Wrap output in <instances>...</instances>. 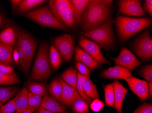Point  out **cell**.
<instances>
[{
	"label": "cell",
	"mask_w": 152,
	"mask_h": 113,
	"mask_svg": "<svg viewBox=\"0 0 152 113\" xmlns=\"http://www.w3.org/2000/svg\"><path fill=\"white\" fill-rule=\"evenodd\" d=\"M113 6L112 0H90L81 17L82 28L85 32L104 23L110 18Z\"/></svg>",
	"instance_id": "1"
},
{
	"label": "cell",
	"mask_w": 152,
	"mask_h": 113,
	"mask_svg": "<svg viewBox=\"0 0 152 113\" xmlns=\"http://www.w3.org/2000/svg\"><path fill=\"white\" fill-rule=\"evenodd\" d=\"M152 23L149 18L129 17L118 16L115 20V24L119 40L125 42L134 35L146 28H148Z\"/></svg>",
	"instance_id": "2"
},
{
	"label": "cell",
	"mask_w": 152,
	"mask_h": 113,
	"mask_svg": "<svg viewBox=\"0 0 152 113\" xmlns=\"http://www.w3.org/2000/svg\"><path fill=\"white\" fill-rule=\"evenodd\" d=\"M83 36L91 39L103 48H110L115 43L112 20L110 18L104 23L92 30L84 32Z\"/></svg>",
	"instance_id": "3"
},
{
	"label": "cell",
	"mask_w": 152,
	"mask_h": 113,
	"mask_svg": "<svg viewBox=\"0 0 152 113\" xmlns=\"http://www.w3.org/2000/svg\"><path fill=\"white\" fill-rule=\"evenodd\" d=\"M48 49V45L47 43H42L39 47L31 72L32 80L41 81L50 76L51 69Z\"/></svg>",
	"instance_id": "4"
},
{
	"label": "cell",
	"mask_w": 152,
	"mask_h": 113,
	"mask_svg": "<svg viewBox=\"0 0 152 113\" xmlns=\"http://www.w3.org/2000/svg\"><path fill=\"white\" fill-rule=\"evenodd\" d=\"M25 17L40 25L55 29H64V26L55 17L47 6L26 13Z\"/></svg>",
	"instance_id": "5"
},
{
	"label": "cell",
	"mask_w": 152,
	"mask_h": 113,
	"mask_svg": "<svg viewBox=\"0 0 152 113\" xmlns=\"http://www.w3.org/2000/svg\"><path fill=\"white\" fill-rule=\"evenodd\" d=\"M18 45L24 54L23 63L20 68L25 73H27L31 65L34 53L37 46V43L32 37L23 31H20L18 35Z\"/></svg>",
	"instance_id": "6"
},
{
	"label": "cell",
	"mask_w": 152,
	"mask_h": 113,
	"mask_svg": "<svg viewBox=\"0 0 152 113\" xmlns=\"http://www.w3.org/2000/svg\"><path fill=\"white\" fill-rule=\"evenodd\" d=\"M134 50L142 60H150L152 57V39L149 30L144 31L136 40Z\"/></svg>",
	"instance_id": "7"
},
{
	"label": "cell",
	"mask_w": 152,
	"mask_h": 113,
	"mask_svg": "<svg viewBox=\"0 0 152 113\" xmlns=\"http://www.w3.org/2000/svg\"><path fill=\"white\" fill-rule=\"evenodd\" d=\"M53 46L66 61L70 60L75 51L74 40L71 35H63L55 39Z\"/></svg>",
	"instance_id": "8"
},
{
	"label": "cell",
	"mask_w": 152,
	"mask_h": 113,
	"mask_svg": "<svg viewBox=\"0 0 152 113\" xmlns=\"http://www.w3.org/2000/svg\"><path fill=\"white\" fill-rule=\"evenodd\" d=\"M79 45L81 48H83L82 49L101 64H111L102 53L99 46L94 42L82 37L79 40Z\"/></svg>",
	"instance_id": "9"
},
{
	"label": "cell",
	"mask_w": 152,
	"mask_h": 113,
	"mask_svg": "<svg viewBox=\"0 0 152 113\" xmlns=\"http://www.w3.org/2000/svg\"><path fill=\"white\" fill-rule=\"evenodd\" d=\"M118 6L119 13L133 17H142L145 14L140 1L121 0L118 1Z\"/></svg>",
	"instance_id": "10"
},
{
	"label": "cell",
	"mask_w": 152,
	"mask_h": 113,
	"mask_svg": "<svg viewBox=\"0 0 152 113\" xmlns=\"http://www.w3.org/2000/svg\"><path fill=\"white\" fill-rule=\"evenodd\" d=\"M112 59L116 65L121 66L130 71L134 69L141 64L140 60L133 53L126 48H123L118 56Z\"/></svg>",
	"instance_id": "11"
},
{
	"label": "cell",
	"mask_w": 152,
	"mask_h": 113,
	"mask_svg": "<svg viewBox=\"0 0 152 113\" xmlns=\"http://www.w3.org/2000/svg\"><path fill=\"white\" fill-rule=\"evenodd\" d=\"M134 94L141 101L146 100L148 97V85L147 81L137 78L132 76L125 80Z\"/></svg>",
	"instance_id": "12"
},
{
	"label": "cell",
	"mask_w": 152,
	"mask_h": 113,
	"mask_svg": "<svg viewBox=\"0 0 152 113\" xmlns=\"http://www.w3.org/2000/svg\"><path fill=\"white\" fill-rule=\"evenodd\" d=\"M133 76L131 71L118 65L105 70L101 73L100 77L110 79L125 80Z\"/></svg>",
	"instance_id": "13"
},
{
	"label": "cell",
	"mask_w": 152,
	"mask_h": 113,
	"mask_svg": "<svg viewBox=\"0 0 152 113\" xmlns=\"http://www.w3.org/2000/svg\"><path fill=\"white\" fill-rule=\"evenodd\" d=\"M58 79L63 86L61 103L64 105L70 107L72 105L75 100L82 98L75 88L66 84L61 78Z\"/></svg>",
	"instance_id": "14"
},
{
	"label": "cell",
	"mask_w": 152,
	"mask_h": 113,
	"mask_svg": "<svg viewBox=\"0 0 152 113\" xmlns=\"http://www.w3.org/2000/svg\"><path fill=\"white\" fill-rule=\"evenodd\" d=\"M74 52L75 60L84 64L90 69H96L101 66L100 63L79 47L75 48Z\"/></svg>",
	"instance_id": "15"
},
{
	"label": "cell",
	"mask_w": 152,
	"mask_h": 113,
	"mask_svg": "<svg viewBox=\"0 0 152 113\" xmlns=\"http://www.w3.org/2000/svg\"><path fill=\"white\" fill-rule=\"evenodd\" d=\"M41 107L51 112L67 113L64 105L48 94L42 97Z\"/></svg>",
	"instance_id": "16"
},
{
	"label": "cell",
	"mask_w": 152,
	"mask_h": 113,
	"mask_svg": "<svg viewBox=\"0 0 152 113\" xmlns=\"http://www.w3.org/2000/svg\"><path fill=\"white\" fill-rule=\"evenodd\" d=\"M113 84L114 87V108L118 113H123V101L128 92V90L118 80H115Z\"/></svg>",
	"instance_id": "17"
},
{
	"label": "cell",
	"mask_w": 152,
	"mask_h": 113,
	"mask_svg": "<svg viewBox=\"0 0 152 113\" xmlns=\"http://www.w3.org/2000/svg\"><path fill=\"white\" fill-rule=\"evenodd\" d=\"M49 4L50 11L60 22L62 14L72 6L69 0H51Z\"/></svg>",
	"instance_id": "18"
},
{
	"label": "cell",
	"mask_w": 152,
	"mask_h": 113,
	"mask_svg": "<svg viewBox=\"0 0 152 113\" xmlns=\"http://www.w3.org/2000/svg\"><path fill=\"white\" fill-rule=\"evenodd\" d=\"M29 92L24 86L14 98L16 108V113H20L27 108Z\"/></svg>",
	"instance_id": "19"
},
{
	"label": "cell",
	"mask_w": 152,
	"mask_h": 113,
	"mask_svg": "<svg viewBox=\"0 0 152 113\" xmlns=\"http://www.w3.org/2000/svg\"><path fill=\"white\" fill-rule=\"evenodd\" d=\"M89 0H72L71 1L74 12L75 23H80L81 17Z\"/></svg>",
	"instance_id": "20"
},
{
	"label": "cell",
	"mask_w": 152,
	"mask_h": 113,
	"mask_svg": "<svg viewBox=\"0 0 152 113\" xmlns=\"http://www.w3.org/2000/svg\"><path fill=\"white\" fill-rule=\"evenodd\" d=\"M12 46L0 43V63L11 66L13 63Z\"/></svg>",
	"instance_id": "21"
},
{
	"label": "cell",
	"mask_w": 152,
	"mask_h": 113,
	"mask_svg": "<svg viewBox=\"0 0 152 113\" xmlns=\"http://www.w3.org/2000/svg\"><path fill=\"white\" fill-rule=\"evenodd\" d=\"M26 87L29 93L41 96L42 97L48 94L47 87L43 83L29 81L26 83Z\"/></svg>",
	"instance_id": "22"
},
{
	"label": "cell",
	"mask_w": 152,
	"mask_h": 113,
	"mask_svg": "<svg viewBox=\"0 0 152 113\" xmlns=\"http://www.w3.org/2000/svg\"><path fill=\"white\" fill-rule=\"evenodd\" d=\"M16 40V33L11 27L7 28L0 33V43L13 47Z\"/></svg>",
	"instance_id": "23"
},
{
	"label": "cell",
	"mask_w": 152,
	"mask_h": 113,
	"mask_svg": "<svg viewBox=\"0 0 152 113\" xmlns=\"http://www.w3.org/2000/svg\"><path fill=\"white\" fill-rule=\"evenodd\" d=\"M61 79L66 84L76 88L77 80V72L74 68L70 67L61 73Z\"/></svg>",
	"instance_id": "24"
},
{
	"label": "cell",
	"mask_w": 152,
	"mask_h": 113,
	"mask_svg": "<svg viewBox=\"0 0 152 113\" xmlns=\"http://www.w3.org/2000/svg\"><path fill=\"white\" fill-rule=\"evenodd\" d=\"M48 91L51 96L61 103L63 86L58 78L55 79L52 81L49 86Z\"/></svg>",
	"instance_id": "25"
},
{
	"label": "cell",
	"mask_w": 152,
	"mask_h": 113,
	"mask_svg": "<svg viewBox=\"0 0 152 113\" xmlns=\"http://www.w3.org/2000/svg\"><path fill=\"white\" fill-rule=\"evenodd\" d=\"M84 91L85 94L91 99L99 98V96L95 86L91 81L89 76H87L84 84Z\"/></svg>",
	"instance_id": "26"
},
{
	"label": "cell",
	"mask_w": 152,
	"mask_h": 113,
	"mask_svg": "<svg viewBox=\"0 0 152 113\" xmlns=\"http://www.w3.org/2000/svg\"><path fill=\"white\" fill-rule=\"evenodd\" d=\"M44 0H23L18 6V10L20 12H26L46 2Z\"/></svg>",
	"instance_id": "27"
},
{
	"label": "cell",
	"mask_w": 152,
	"mask_h": 113,
	"mask_svg": "<svg viewBox=\"0 0 152 113\" xmlns=\"http://www.w3.org/2000/svg\"><path fill=\"white\" fill-rule=\"evenodd\" d=\"M49 59L53 68L57 70L61 64V55L53 45H51L49 48Z\"/></svg>",
	"instance_id": "28"
},
{
	"label": "cell",
	"mask_w": 152,
	"mask_h": 113,
	"mask_svg": "<svg viewBox=\"0 0 152 113\" xmlns=\"http://www.w3.org/2000/svg\"><path fill=\"white\" fill-rule=\"evenodd\" d=\"M87 76L82 75L79 73H77V80L76 84V91L82 98L88 102L90 103L92 102V99L89 98L85 94L84 91V84Z\"/></svg>",
	"instance_id": "29"
},
{
	"label": "cell",
	"mask_w": 152,
	"mask_h": 113,
	"mask_svg": "<svg viewBox=\"0 0 152 113\" xmlns=\"http://www.w3.org/2000/svg\"><path fill=\"white\" fill-rule=\"evenodd\" d=\"M18 90L17 87H0V101L3 103L9 101Z\"/></svg>",
	"instance_id": "30"
},
{
	"label": "cell",
	"mask_w": 152,
	"mask_h": 113,
	"mask_svg": "<svg viewBox=\"0 0 152 113\" xmlns=\"http://www.w3.org/2000/svg\"><path fill=\"white\" fill-rule=\"evenodd\" d=\"M60 22L68 27H72L74 25L75 18L72 5L62 14L60 18Z\"/></svg>",
	"instance_id": "31"
},
{
	"label": "cell",
	"mask_w": 152,
	"mask_h": 113,
	"mask_svg": "<svg viewBox=\"0 0 152 113\" xmlns=\"http://www.w3.org/2000/svg\"><path fill=\"white\" fill-rule=\"evenodd\" d=\"M42 100V97L29 92L28 103L26 109L32 110L33 112H35L41 107Z\"/></svg>",
	"instance_id": "32"
},
{
	"label": "cell",
	"mask_w": 152,
	"mask_h": 113,
	"mask_svg": "<svg viewBox=\"0 0 152 113\" xmlns=\"http://www.w3.org/2000/svg\"><path fill=\"white\" fill-rule=\"evenodd\" d=\"M105 102L108 107L114 108V91L113 84H108L104 86Z\"/></svg>",
	"instance_id": "33"
},
{
	"label": "cell",
	"mask_w": 152,
	"mask_h": 113,
	"mask_svg": "<svg viewBox=\"0 0 152 113\" xmlns=\"http://www.w3.org/2000/svg\"><path fill=\"white\" fill-rule=\"evenodd\" d=\"M72 106V110L75 113H88V104L83 98L77 99L75 100Z\"/></svg>",
	"instance_id": "34"
},
{
	"label": "cell",
	"mask_w": 152,
	"mask_h": 113,
	"mask_svg": "<svg viewBox=\"0 0 152 113\" xmlns=\"http://www.w3.org/2000/svg\"><path fill=\"white\" fill-rule=\"evenodd\" d=\"M18 82V77L15 73L11 75H5L0 74L1 85H10L17 84Z\"/></svg>",
	"instance_id": "35"
},
{
	"label": "cell",
	"mask_w": 152,
	"mask_h": 113,
	"mask_svg": "<svg viewBox=\"0 0 152 113\" xmlns=\"http://www.w3.org/2000/svg\"><path fill=\"white\" fill-rule=\"evenodd\" d=\"M16 111V108L14 99L10 100L5 105H2L0 109V113H13Z\"/></svg>",
	"instance_id": "36"
},
{
	"label": "cell",
	"mask_w": 152,
	"mask_h": 113,
	"mask_svg": "<svg viewBox=\"0 0 152 113\" xmlns=\"http://www.w3.org/2000/svg\"><path fill=\"white\" fill-rule=\"evenodd\" d=\"M140 73L147 81H152V65H146L143 67Z\"/></svg>",
	"instance_id": "37"
},
{
	"label": "cell",
	"mask_w": 152,
	"mask_h": 113,
	"mask_svg": "<svg viewBox=\"0 0 152 113\" xmlns=\"http://www.w3.org/2000/svg\"><path fill=\"white\" fill-rule=\"evenodd\" d=\"M104 106V103L99 99H94L93 101L91 102L90 108L94 112H98L102 110Z\"/></svg>",
	"instance_id": "38"
},
{
	"label": "cell",
	"mask_w": 152,
	"mask_h": 113,
	"mask_svg": "<svg viewBox=\"0 0 152 113\" xmlns=\"http://www.w3.org/2000/svg\"><path fill=\"white\" fill-rule=\"evenodd\" d=\"M75 66L77 69L78 70L79 73L84 76H89L91 71L87 66L78 62H76Z\"/></svg>",
	"instance_id": "39"
},
{
	"label": "cell",
	"mask_w": 152,
	"mask_h": 113,
	"mask_svg": "<svg viewBox=\"0 0 152 113\" xmlns=\"http://www.w3.org/2000/svg\"><path fill=\"white\" fill-rule=\"evenodd\" d=\"M15 73L14 69L11 66L0 63V74L5 75H11Z\"/></svg>",
	"instance_id": "40"
},
{
	"label": "cell",
	"mask_w": 152,
	"mask_h": 113,
	"mask_svg": "<svg viewBox=\"0 0 152 113\" xmlns=\"http://www.w3.org/2000/svg\"><path fill=\"white\" fill-rule=\"evenodd\" d=\"M134 113H152V104L150 103L143 104Z\"/></svg>",
	"instance_id": "41"
},
{
	"label": "cell",
	"mask_w": 152,
	"mask_h": 113,
	"mask_svg": "<svg viewBox=\"0 0 152 113\" xmlns=\"http://www.w3.org/2000/svg\"><path fill=\"white\" fill-rule=\"evenodd\" d=\"M143 9L144 12L146 11L150 16H152V1L146 0L143 4Z\"/></svg>",
	"instance_id": "42"
},
{
	"label": "cell",
	"mask_w": 152,
	"mask_h": 113,
	"mask_svg": "<svg viewBox=\"0 0 152 113\" xmlns=\"http://www.w3.org/2000/svg\"><path fill=\"white\" fill-rule=\"evenodd\" d=\"M16 48L18 50V53L19 56V64L20 67H21L23 65V63L24 61V54L22 49L18 45H16Z\"/></svg>",
	"instance_id": "43"
},
{
	"label": "cell",
	"mask_w": 152,
	"mask_h": 113,
	"mask_svg": "<svg viewBox=\"0 0 152 113\" xmlns=\"http://www.w3.org/2000/svg\"><path fill=\"white\" fill-rule=\"evenodd\" d=\"M13 58L15 63H19V56L18 53L17 48H16L13 52Z\"/></svg>",
	"instance_id": "44"
},
{
	"label": "cell",
	"mask_w": 152,
	"mask_h": 113,
	"mask_svg": "<svg viewBox=\"0 0 152 113\" xmlns=\"http://www.w3.org/2000/svg\"><path fill=\"white\" fill-rule=\"evenodd\" d=\"M148 85V97L149 99H152V81H147Z\"/></svg>",
	"instance_id": "45"
},
{
	"label": "cell",
	"mask_w": 152,
	"mask_h": 113,
	"mask_svg": "<svg viewBox=\"0 0 152 113\" xmlns=\"http://www.w3.org/2000/svg\"><path fill=\"white\" fill-rule=\"evenodd\" d=\"M36 113H55V112H51V111H48V110H46L45 109L40 107L38 108L36 111H35Z\"/></svg>",
	"instance_id": "46"
},
{
	"label": "cell",
	"mask_w": 152,
	"mask_h": 113,
	"mask_svg": "<svg viewBox=\"0 0 152 113\" xmlns=\"http://www.w3.org/2000/svg\"><path fill=\"white\" fill-rule=\"evenodd\" d=\"M21 1H22L21 0H12V1H10V2L12 3V5L14 7L18 6Z\"/></svg>",
	"instance_id": "47"
},
{
	"label": "cell",
	"mask_w": 152,
	"mask_h": 113,
	"mask_svg": "<svg viewBox=\"0 0 152 113\" xmlns=\"http://www.w3.org/2000/svg\"><path fill=\"white\" fill-rule=\"evenodd\" d=\"M20 113H33V111L32 110H30L29 109H26L25 110L23 111V112H21Z\"/></svg>",
	"instance_id": "48"
},
{
	"label": "cell",
	"mask_w": 152,
	"mask_h": 113,
	"mask_svg": "<svg viewBox=\"0 0 152 113\" xmlns=\"http://www.w3.org/2000/svg\"><path fill=\"white\" fill-rule=\"evenodd\" d=\"M2 18H1V15H0V25H1V23H2Z\"/></svg>",
	"instance_id": "49"
},
{
	"label": "cell",
	"mask_w": 152,
	"mask_h": 113,
	"mask_svg": "<svg viewBox=\"0 0 152 113\" xmlns=\"http://www.w3.org/2000/svg\"><path fill=\"white\" fill-rule=\"evenodd\" d=\"M2 106V103L0 101V109L1 107Z\"/></svg>",
	"instance_id": "50"
},
{
	"label": "cell",
	"mask_w": 152,
	"mask_h": 113,
	"mask_svg": "<svg viewBox=\"0 0 152 113\" xmlns=\"http://www.w3.org/2000/svg\"><path fill=\"white\" fill-rule=\"evenodd\" d=\"M15 113H16V112H15Z\"/></svg>",
	"instance_id": "51"
}]
</instances>
